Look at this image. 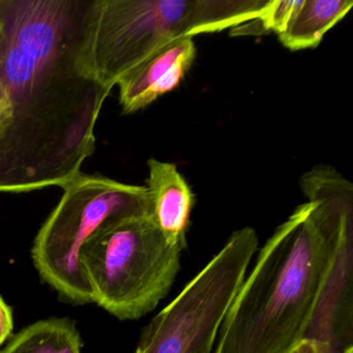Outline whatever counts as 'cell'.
I'll return each mask as SVG.
<instances>
[{"label": "cell", "mask_w": 353, "mask_h": 353, "mask_svg": "<svg viewBox=\"0 0 353 353\" xmlns=\"http://www.w3.org/2000/svg\"><path fill=\"white\" fill-rule=\"evenodd\" d=\"M96 0H0V82L11 109L0 192L63 188L94 152L111 90L86 57Z\"/></svg>", "instance_id": "6da1fadb"}, {"label": "cell", "mask_w": 353, "mask_h": 353, "mask_svg": "<svg viewBox=\"0 0 353 353\" xmlns=\"http://www.w3.org/2000/svg\"><path fill=\"white\" fill-rule=\"evenodd\" d=\"M299 185L307 202L262 248L214 353H288L307 336L339 245L353 234V185L323 164L303 173Z\"/></svg>", "instance_id": "7a4b0ae2"}, {"label": "cell", "mask_w": 353, "mask_h": 353, "mask_svg": "<svg viewBox=\"0 0 353 353\" xmlns=\"http://www.w3.org/2000/svg\"><path fill=\"white\" fill-rule=\"evenodd\" d=\"M270 0H96L86 57L112 90L173 41L235 28L259 18Z\"/></svg>", "instance_id": "3957f363"}, {"label": "cell", "mask_w": 353, "mask_h": 353, "mask_svg": "<svg viewBox=\"0 0 353 353\" xmlns=\"http://www.w3.org/2000/svg\"><path fill=\"white\" fill-rule=\"evenodd\" d=\"M183 250L167 241L150 216L105 225L80 253L92 301L119 319H139L168 294Z\"/></svg>", "instance_id": "277c9868"}, {"label": "cell", "mask_w": 353, "mask_h": 353, "mask_svg": "<svg viewBox=\"0 0 353 353\" xmlns=\"http://www.w3.org/2000/svg\"><path fill=\"white\" fill-rule=\"evenodd\" d=\"M61 201L39 231L32 260L45 282L75 303H92L80 263L84 243L105 225L152 216L148 189L102 175L80 173L63 188Z\"/></svg>", "instance_id": "5b68a950"}, {"label": "cell", "mask_w": 353, "mask_h": 353, "mask_svg": "<svg viewBox=\"0 0 353 353\" xmlns=\"http://www.w3.org/2000/svg\"><path fill=\"white\" fill-rule=\"evenodd\" d=\"M257 249L253 228L234 231L208 265L146 326L136 353H212Z\"/></svg>", "instance_id": "8992f818"}, {"label": "cell", "mask_w": 353, "mask_h": 353, "mask_svg": "<svg viewBox=\"0 0 353 353\" xmlns=\"http://www.w3.org/2000/svg\"><path fill=\"white\" fill-rule=\"evenodd\" d=\"M195 57L193 39H179L128 72L117 84L123 114L137 112L174 90L191 69Z\"/></svg>", "instance_id": "52a82bcc"}, {"label": "cell", "mask_w": 353, "mask_h": 353, "mask_svg": "<svg viewBox=\"0 0 353 353\" xmlns=\"http://www.w3.org/2000/svg\"><path fill=\"white\" fill-rule=\"evenodd\" d=\"M148 166L152 220L169 243L185 249L195 195L174 164L150 159Z\"/></svg>", "instance_id": "ba28073f"}, {"label": "cell", "mask_w": 353, "mask_h": 353, "mask_svg": "<svg viewBox=\"0 0 353 353\" xmlns=\"http://www.w3.org/2000/svg\"><path fill=\"white\" fill-rule=\"evenodd\" d=\"M352 7L351 0H303L279 40L291 51L316 48Z\"/></svg>", "instance_id": "9c48e42d"}, {"label": "cell", "mask_w": 353, "mask_h": 353, "mask_svg": "<svg viewBox=\"0 0 353 353\" xmlns=\"http://www.w3.org/2000/svg\"><path fill=\"white\" fill-rule=\"evenodd\" d=\"M0 353H81V339L70 320H41L16 334Z\"/></svg>", "instance_id": "30bf717a"}, {"label": "cell", "mask_w": 353, "mask_h": 353, "mask_svg": "<svg viewBox=\"0 0 353 353\" xmlns=\"http://www.w3.org/2000/svg\"><path fill=\"white\" fill-rule=\"evenodd\" d=\"M303 0H270V5L264 13L257 19L253 20L254 24L248 23L237 26L241 28L243 34L256 32H272L280 34L284 32L287 24L290 21L295 12L301 7Z\"/></svg>", "instance_id": "8fae6325"}, {"label": "cell", "mask_w": 353, "mask_h": 353, "mask_svg": "<svg viewBox=\"0 0 353 353\" xmlns=\"http://www.w3.org/2000/svg\"><path fill=\"white\" fill-rule=\"evenodd\" d=\"M13 314L11 307L0 297V346L12 336L13 332Z\"/></svg>", "instance_id": "7c38bea8"}, {"label": "cell", "mask_w": 353, "mask_h": 353, "mask_svg": "<svg viewBox=\"0 0 353 353\" xmlns=\"http://www.w3.org/2000/svg\"><path fill=\"white\" fill-rule=\"evenodd\" d=\"M301 346L303 353H336L330 345L310 339H305Z\"/></svg>", "instance_id": "4fadbf2b"}, {"label": "cell", "mask_w": 353, "mask_h": 353, "mask_svg": "<svg viewBox=\"0 0 353 353\" xmlns=\"http://www.w3.org/2000/svg\"><path fill=\"white\" fill-rule=\"evenodd\" d=\"M288 353H303V349H301V344L299 345V346L295 347L294 349H292V350L289 351Z\"/></svg>", "instance_id": "5bb4252c"}, {"label": "cell", "mask_w": 353, "mask_h": 353, "mask_svg": "<svg viewBox=\"0 0 353 353\" xmlns=\"http://www.w3.org/2000/svg\"><path fill=\"white\" fill-rule=\"evenodd\" d=\"M340 353H353V347H347V348H345L344 350L341 351Z\"/></svg>", "instance_id": "9a60e30c"}]
</instances>
